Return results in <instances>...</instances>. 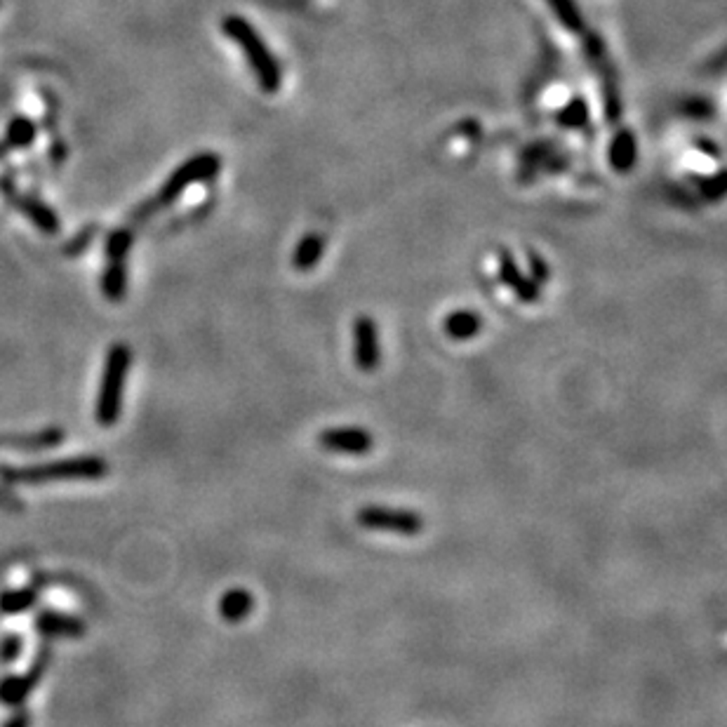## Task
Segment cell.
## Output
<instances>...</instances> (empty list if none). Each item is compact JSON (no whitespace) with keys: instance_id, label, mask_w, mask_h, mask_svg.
<instances>
[{"instance_id":"cell-1","label":"cell","mask_w":727,"mask_h":727,"mask_svg":"<svg viewBox=\"0 0 727 727\" xmlns=\"http://www.w3.org/2000/svg\"><path fill=\"white\" fill-rule=\"evenodd\" d=\"M222 29L242 50L260 88L267 95H276L283 85V69H280V61L276 60V54L271 52L267 41L260 36V31L241 14H229L222 22Z\"/></svg>"},{"instance_id":"cell-2","label":"cell","mask_w":727,"mask_h":727,"mask_svg":"<svg viewBox=\"0 0 727 727\" xmlns=\"http://www.w3.org/2000/svg\"><path fill=\"white\" fill-rule=\"evenodd\" d=\"M219 170H222V158H219L217 154H198V156H194V158H189L186 163H182V165H179L177 170L172 172L170 177H167V182L163 184V186H160L158 195H156V198H151V201H148L146 205H142L139 210H137L135 219L148 217V214L158 212L160 207L172 205V203L177 201V198L184 194V191L189 189L191 184L210 182V179L217 177Z\"/></svg>"},{"instance_id":"cell-3","label":"cell","mask_w":727,"mask_h":727,"mask_svg":"<svg viewBox=\"0 0 727 727\" xmlns=\"http://www.w3.org/2000/svg\"><path fill=\"white\" fill-rule=\"evenodd\" d=\"M109 467L99 457H73V459L50 461L38 467L3 468L0 478L13 485H41L45 480H66V478H101Z\"/></svg>"},{"instance_id":"cell-4","label":"cell","mask_w":727,"mask_h":727,"mask_svg":"<svg viewBox=\"0 0 727 727\" xmlns=\"http://www.w3.org/2000/svg\"><path fill=\"white\" fill-rule=\"evenodd\" d=\"M132 351L127 344H113L111 351L104 363V374L99 382V393H97V421L101 426L116 424L123 408V389L130 373Z\"/></svg>"},{"instance_id":"cell-5","label":"cell","mask_w":727,"mask_h":727,"mask_svg":"<svg viewBox=\"0 0 727 727\" xmlns=\"http://www.w3.org/2000/svg\"><path fill=\"white\" fill-rule=\"evenodd\" d=\"M355 523L370 533L398 534V537H417L424 533L426 527V521L417 511L389 509V506H377V504L363 506L355 514Z\"/></svg>"},{"instance_id":"cell-6","label":"cell","mask_w":727,"mask_h":727,"mask_svg":"<svg viewBox=\"0 0 727 727\" xmlns=\"http://www.w3.org/2000/svg\"><path fill=\"white\" fill-rule=\"evenodd\" d=\"M584 52L589 64L593 66V71L600 78V90H603V107H605V118L608 123H617L621 118V95H619V83H617L615 64L609 60L608 48H605L603 38L598 33H589L584 38Z\"/></svg>"},{"instance_id":"cell-7","label":"cell","mask_w":727,"mask_h":727,"mask_svg":"<svg viewBox=\"0 0 727 727\" xmlns=\"http://www.w3.org/2000/svg\"><path fill=\"white\" fill-rule=\"evenodd\" d=\"M316 440L320 449L346 457H365L374 448V436L363 426H330L323 429Z\"/></svg>"},{"instance_id":"cell-8","label":"cell","mask_w":727,"mask_h":727,"mask_svg":"<svg viewBox=\"0 0 727 727\" xmlns=\"http://www.w3.org/2000/svg\"><path fill=\"white\" fill-rule=\"evenodd\" d=\"M354 361L361 373H374L382 363L379 327L370 316H358L354 323Z\"/></svg>"},{"instance_id":"cell-9","label":"cell","mask_w":727,"mask_h":727,"mask_svg":"<svg viewBox=\"0 0 727 727\" xmlns=\"http://www.w3.org/2000/svg\"><path fill=\"white\" fill-rule=\"evenodd\" d=\"M497 261H499V283H502L504 288H509L518 302L523 304L537 302L539 295H542V288H539L530 276H525V273L521 271V267L515 264L514 255H511L509 250H499Z\"/></svg>"},{"instance_id":"cell-10","label":"cell","mask_w":727,"mask_h":727,"mask_svg":"<svg viewBox=\"0 0 727 727\" xmlns=\"http://www.w3.org/2000/svg\"><path fill=\"white\" fill-rule=\"evenodd\" d=\"M45 666H48V652L41 650L36 664L26 671V675H7V678L0 680V702L5 703V706H19V703H24V699L31 694V690L41 683Z\"/></svg>"},{"instance_id":"cell-11","label":"cell","mask_w":727,"mask_h":727,"mask_svg":"<svg viewBox=\"0 0 727 727\" xmlns=\"http://www.w3.org/2000/svg\"><path fill=\"white\" fill-rule=\"evenodd\" d=\"M483 318L473 308H455L443 320V332L452 342H471L483 330Z\"/></svg>"},{"instance_id":"cell-12","label":"cell","mask_w":727,"mask_h":727,"mask_svg":"<svg viewBox=\"0 0 727 727\" xmlns=\"http://www.w3.org/2000/svg\"><path fill=\"white\" fill-rule=\"evenodd\" d=\"M36 628L45 638H80L85 633L83 621L52 612V609H45L36 617Z\"/></svg>"},{"instance_id":"cell-13","label":"cell","mask_w":727,"mask_h":727,"mask_svg":"<svg viewBox=\"0 0 727 727\" xmlns=\"http://www.w3.org/2000/svg\"><path fill=\"white\" fill-rule=\"evenodd\" d=\"M608 160L609 167L615 172H628L633 170L636 160H638V142L631 130H617L609 139L608 146Z\"/></svg>"},{"instance_id":"cell-14","label":"cell","mask_w":727,"mask_h":727,"mask_svg":"<svg viewBox=\"0 0 727 727\" xmlns=\"http://www.w3.org/2000/svg\"><path fill=\"white\" fill-rule=\"evenodd\" d=\"M219 615L226 624H241V621L248 619L255 609V596L242 589V586H233L229 591H224V596L219 598Z\"/></svg>"},{"instance_id":"cell-15","label":"cell","mask_w":727,"mask_h":727,"mask_svg":"<svg viewBox=\"0 0 727 727\" xmlns=\"http://www.w3.org/2000/svg\"><path fill=\"white\" fill-rule=\"evenodd\" d=\"M323 252H326V238L320 233H307L292 252V267L302 273L314 271L323 260Z\"/></svg>"},{"instance_id":"cell-16","label":"cell","mask_w":727,"mask_h":727,"mask_svg":"<svg viewBox=\"0 0 727 727\" xmlns=\"http://www.w3.org/2000/svg\"><path fill=\"white\" fill-rule=\"evenodd\" d=\"M13 201L19 212H24L41 231H45V233H57L60 231V217L54 214L52 207L42 205L36 198H17L14 195Z\"/></svg>"},{"instance_id":"cell-17","label":"cell","mask_w":727,"mask_h":727,"mask_svg":"<svg viewBox=\"0 0 727 727\" xmlns=\"http://www.w3.org/2000/svg\"><path fill=\"white\" fill-rule=\"evenodd\" d=\"M101 292L111 302H120L127 292V260H109V267L101 276Z\"/></svg>"},{"instance_id":"cell-18","label":"cell","mask_w":727,"mask_h":727,"mask_svg":"<svg viewBox=\"0 0 727 727\" xmlns=\"http://www.w3.org/2000/svg\"><path fill=\"white\" fill-rule=\"evenodd\" d=\"M558 24L570 33H581L584 31V14H581L577 0H544Z\"/></svg>"},{"instance_id":"cell-19","label":"cell","mask_w":727,"mask_h":727,"mask_svg":"<svg viewBox=\"0 0 727 727\" xmlns=\"http://www.w3.org/2000/svg\"><path fill=\"white\" fill-rule=\"evenodd\" d=\"M589 116H591V111H589V101H586L584 97H574V99H570L568 104L558 111L556 120L562 125V127H568V130H581V127L589 123Z\"/></svg>"},{"instance_id":"cell-20","label":"cell","mask_w":727,"mask_h":727,"mask_svg":"<svg viewBox=\"0 0 727 727\" xmlns=\"http://www.w3.org/2000/svg\"><path fill=\"white\" fill-rule=\"evenodd\" d=\"M64 440V433L60 429H50V431H41L36 436L26 438H0V445H17V449H45L54 448Z\"/></svg>"},{"instance_id":"cell-21","label":"cell","mask_w":727,"mask_h":727,"mask_svg":"<svg viewBox=\"0 0 727 727\" xmlns=\"http://www.w3.org/2000/svg\"><path fill=\"white\" fill-rule=\"evenodd\" d=\"M33 137H36V125L31 123L29 118H14L13 123L7 125V137L5 142L0 144V154L3 151H7V148H22V146H29L31 142H33Z\"/></svg>"},{"instance_id":"cell-22","label":"cell","mask_w":727,"mask_h":727,"mask_svg":"<svg viewBox=\"0 0 727 727\" xmlns=\"http://www.w3.org/2000/svg\"><path fill=\"white\" fill-rule=\"evenodd\" d=\"M38 600V593L33 589H19V591H5L0 596V612L5 615H19L24 609L33 608Z\"/></svg>"},{"instance_id":"cell-23","label":"cell","mask_w":727,"mask_h":727,"mask_svg":"<svg viewBox=\"0 0 727 727\" xmlns=\"http://www.w3.org/2000/svg\"><path fill=\"white\" fill-rule=\"evenodd\" d=\"M130 248H132V231L130 229L113 231L107 241V257L109 260H127Z\"/></svg>"},{"instance_id":"cell-24","label":"cell","mask_w":727,"mask_h":727,"mask_svg":"<svg viewBox=\"0 0 727 727\" xmlns=\"http://www.w3.org/2000/svg\"><path fill=\"white\" fill-rule=\"evenodd\" d=\"M527 264H530V279H533L539 288H542L544 283H549L551 271H549V267H546V261L542 260L537 252H527Z\"/></svg>"},{"instance_id":"cell-25","label":"cell","mask_w":727,"mask_h":727,"mask_svg":"<svg viewBox=\"0 0 727 727\" xmlns=\"http://www.w3.org/2000/svg\"><path fill=\"white\" fill-rule=\"evenodd\" d=\"M683 113L692 116V118H711V116H713L711 104L703 99H690L685 107H683Z\"/></svg>"},{"instance_id":"cell-26","label":"cell","mask_w":727,"mask_h":727,"mask_svg":"<svg viewBox=\"0 0 727 727\" xmlns=\"http://www.w3.org/2000/svg\"><path fill=\"white\" fill-rule=\"evenodd\" d=\"M19 652H22V640H19L17 636H7V638L3 640V645H0V656H3L5 662H14L19 656Z\"/></svg>"},{"instance_id":"cell-27","label":"cell","mask_w":727,"mask_h":727,"mask_svg":"<svg viewBox=\"0 0 727 727\" xmlns=\"http://www.w3.org/2000/svg\"><path fill=\"white\" fill-rule=\"evenodd\" d=\"M725 177H722V172H718V175H715V177H711V179H706V182H703V194L709 195V198H721L722 195V191H725Z\"/></svg>"},{"instance_id":"cell-28","label":"cell","mask_w":727,"mask_h":727,"mask_svg":"<svg viewBox=\"0 0 727 727\" xmlns=\"http://www.w3.org/2000/svg\"><path fill=\"white\" fill-rule=\"evenodd\" d=\"M31 725V715L26 713V711H19V713H14L10 721L5 722V727H29Z\"/></svg>"},{"instance_id":"cell-29","label":"cell","mask_w":727,"mask_h":727,"mask_svg":"<svg viewBox=\"0 0 727 727\" xmlns=\"http://www.w3.org/2000/svg\"><path fill=\"white\" fill-rule=\"evenodd\" d=\"M697 144H699V148H702V151H706V154H711V156H713V158H718V156H721V151L715 148L713 142H706V139H699Z\"/></svg>"}]
</instances>
